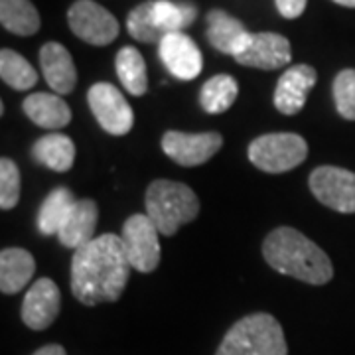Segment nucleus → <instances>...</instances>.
Instances as JSON below:
<instances>
[{
	"instance_id": "obj_1",
	"label": "nucleus",
	"mask_w": 355,
	"mask_h": 355,
	"mask_svg": "<svg viewBox=\"0 0 355 355\" xmlns=\"http://www.w3.org/2000/svg\"><path fill=\"white\" fill-rule=\"evenodd\" d=\"M130 268L121 237L105 233L73 254L71 292L83 306L116 302L125 292Z\"/></svg>"
},
{
	"instance_id": "obj_2",
	"label": "nucleus",
	"mask_w": 355,
	"mask_h": 355,
	"mask_svg": "<svg viewBox=\"0 0 355 355\" xmlns=\"http://www.w3.org/2000/svg\"><path fill=\"white\" fill-rule=\"evenodd\" d=\"M263 257L280 275H286L308 284H326L334 277L328 254L298 229L277 227L266 235Z\"/></svg>"
},
{
	"instance_id": "obj_3",
	"label": "nucleus",
	"mask_w": 355,
	"mask_h": 355,
	"mask_svg": "<svg viewBox=\"0 0 355 355\" xmlns=\"http://www.w3.org/2000/svg\"><path fill=\"white\" fill-rule=\"evenodd\" d=\"M216 355H288V345L279 320L257 312L229 328Z\"/></svg>"
},
{
	"instance_id": "obj_4",
	"label": "nucleus",
	"mask_w": 355,
	"mask_h": 355,
	"mask_svg": "<svg viewBox=\"0 0 355 355\" xmlns=\"http://www.w3.org/2000/svg\"><path fill=\"white\" fill-rule=\"evenodd\" d=\"M200 214V200L190 186L172 180H154L146 190V216L170 237Z\"/></svg>"
},
{
	"instance_id": "obj_5",
	"label": "nucleus",
	"mask_w": 355,
	"mask_h": 355,
	"mask_svg": "<svg viewBox=\"0 0 355 355\" xmlns=\"http://www.w3.org/2000/svg\"><path fill=\"white\" fill-rule=\"evenodd\" d=\"M308 158V144L294 132H270L249 144V160L266 174H282Z\"/></svg>"
},
{
	"instance_id": "obj_6",
	"label": "nucleus",
	"mask_w": 355,
	"mask_h": 355,
	"mask_svg": "<svg viewBox=\"0 0 355 355\" xmlns=\"http://www.w3.org/2000/svg\"><path fill=\"white\" fill-rule=\"evenodd\" d=\"M158 229L148 216L135 214L125 221L121 243L130 266L139 272H154L160 265V241Z\"/></svg>"
},
{
	"instance_id": "obj_7",
	"label": "nucleus",
	"mask_w": 355,
	"mask_h": 355,
	"mask_svg": "<svg viewBox=\"0 0 355 355\" xmlns=\"http://www.w3.org/2000/svg\"><path fill=\"white\" fill-rule=\"evenodd\" d=\"M67 24L77 38L91 46H109L119 36L116 18L93 0H76L67 12Z\"/></svg>"
},
{
	"instance_id": "obj_8",
	"label": "nucleus",
	"mask_w": 355,
	"mask_h": 355,
	"mask_svg": "<svg viewBox=\"0 0 355 355\" xmlns=\"http://www.w3.org/2000/svg\"><path fill=\"white\" fill-rule=\"evenodd\" d=\"M87 103L99 127L113 137L127 135L135 125V113L130 105L111 83H95L87 91Z\"/></svg>"
},
{
	"instance_id": "obj_9",
	"label": "nucleus",
	"mask_w": 355,
	"mask_h": 355,
	"mask_svg": "<svg viewBox=\"0 0 355 355\" xmlns=\"http://www.w3.org/2000/svg\"><path fill=\"white\" fill-rule=\"evenodd\" d=\"M318 202L340 214H355V174L338 166H320L310 174Z\"/></svg>"
},
{
	"instance_id": "obj_10",
	"label": "nucleus",
	"mask_w": 355,
	"mask_h": 355,
	"mask_svg": "<svg viewBox=\"0 0 355 355\" xmlns=\"http://www.w3.org/2000/svg\"><path fill=\"white\" fill-rule=\"evenodd\" d=\"M223 144V137L219 132H180L168 130L162 137V150L168 158H172L180 166H202L209 158H214Z\"/></svg>"
},
{
	"instance_id": "obj_11",
	"label": "nucleus",
	"mask_w": 355,
	"mask_h": 355,
	"mask_svg": "<svg viewBox=\"0 0 355 355\" xmlns=\"http://www.w3.org/2000/svg\"><path fill=\"white\" fill-rule=\"evenodd\" d=\"M62 306V294L51 279L36 280L22 300V322L30 330H46L55 322Z\"/></svg>"
},
{
	"instance_id": "obj_12",
	"label": "nucleus",
	"mask_w": 355,
	"mask_h": 355,
	"mask_svg": "<svg viewBox=\"0 0 355 355\" xmlns=\"http://www.w3.org/2000/svg\"><path fill=\"white\" fill-rule=\"evenodd\" d=\"M292 48L291 42L275 34V32H257L251 36L249 46L243 53L235 58V62L245 67H257V69H280L291 64Z\"/></svg>"
},
{
	"instance_id": "obj_13",
	"label": "nucleus",
	"mask_w": 355,
	"mask_h": 355,
	"mask_svg": "<svg viewBox=\"0 0 355 355\" xmlns=\"http://www.w3.org/2000/svg\"><path fill=\"white\" fill-rule=\"evenodd\" d=\"M160 60L166 69L182 81H191L202 73L203 58L196 42L182 34H168L160 44Z\"/></svg>"
},
{
	"instance_id": "obj_14",
	"label": "nucleus",
	"mask_w": 355,
	"mask_h": 355,
	"mask_svg": "<svg viewBox=\"0 0 355 355\" xmlns=\"http://www.w3.org/2000/svg\"><path fill=\"white\" fill-rule=\"evenodd\" d=\"M318 73L312 65H292L280 76L275 89V107L282 114H296L302 111L312 87L316 85Z\"/></svg>"
},
{
	"instance_id": "obj_15",
	"label": "nucleus",
	"mask_w": 355,
	"mask_h": 355,
	"mask_svg": "<svg viewBox=\"0 0 355 355\" xmlns=\"http://www.w3.org/2000/svg\"><path fill=\"white\" fill-rule=\"evenodd\" d=\"M251 36L253 34L245 28L241 20L225 10L216 8L207 12V40L217 51L237 58L249 46Z\"/></svg>"
},
{
	"instance_id": "obj_16",
	"label": "nucleus",
	"mask_w": 355,
	"mask_h": 355,
	"mask_svg": "<svg viewBox=\"0 0 355 355\" xmlns=\"http://www.w3.org/2000/svg\"><path fill=\"white\" fill-rule=\"evenodd\" d=\"M40 67L55 95H67L76 89L77 69L71 53L58 42H48L40 50Z\"/></svg>"
},
{
	"instance_id": "obj_17",
	"label": "nucleus",
	"mask_w": 355,
	"mask_h": 355,
	"mask_svg": "<svg viewBox=\"0 0 355 355\" xmlns=\"http://www.w3.org/2000/svg\"><path fill=\"white\" fill-rule=\"evenodd\" d=\"M99 219V207L93 200H77L58 233L60 243L67 249H79L95 237V227Z\"/></svg>"
},
{
	"instance_id": "obj_18",
	"label": "nucleus",
	"mask_w": 355,
	"mask_h": 355,
	"mask_svg": "<svg viewBox=\"0 0 355 355\" xmlns=\"http://www.w3.org/2000/svg\"><path fill=\"white\" fill-rule=\"evenodd\" d=\"M26 116L42 128H64L71 123V109L55 93H34L22 103Z\"/></svg>"
},
{
	"instance_id": "obj_19",
	"label": "nucleus",
	"mask_w": 355,
	"mask_h": 355,
	"mask_svg": "<svg viewBox=\"0 0 355 355\" xmlns=\"http://www.w3.org/2000/svg\"><path fill=\"white\" fill-rule=\"evenodd\" d=\"M36 261L26 249L10 247L0 253V291L2 294H16L34 277Z\"/></svg>"
},
{
	"instance_id": "obj_20",
	"label": "nucleus",
	"mask_w": 355,
	"mask_h": 355,
	"mask_svg": "<svg viewBox=\"0 0 355 355\" xmlns=\"http://www.w3.org/2000/svg\"><path fill=\"white\" fill-rule=\"evenodd\" d=\"M32 156L38 164H44L53 172H67L76 160V144L62 132H50L36 140Z\"/></svg>"
},
{
	"instance_id": "obj_21",
	"label": "nucleus",
	"mask_w": 355,
	"mask_h": 355,
	"mask_svg": "<svg viewBox=\"0 0 355 355\" xmlns=\"http://www.w3.org/2000/svg\"><path fill=\"white\" fill-rule=\"evenodd\" d=\"M114 69L121 79L123 87L127 89L130 95L142 97L148 91V76H146V64L139 50L132 46L121 48L114 58Z\"/></svg>"
},
{
	"instance_id": "obj_22",
	"label": "nucleus",
	"mask_w": 355,
	"mask_h": 355,
	"mask_svg": "<svg viewBox=\"0 0 355 355\" xmlns=\"http://www.w3.org/2000/svg\"><path fill=\"white\" fill-rule=\"evenodd\" d=\"M0 22L16 36H34L42 26L38 10L30 0H0Z\"/></svg>"
},
{
	"instance_id": "obj_23",
	"label": "nucleus",
	"mask_w": 355,
	"mask_h": 355,
	"mask_svg": "<svg viewBox=\"0 0 355 355\" xmlns=\"http://www.w3.org/2000/svg\"><path fill=\"white\" fill-rule=\"evenodd\" d=\"M76 202L77 200L73 198V193L67 188H55L53 191H50V196L44 200L38 211L40 233H44L48 237L58 235Z\"/></svg>"
},
{
	"instance_id": "obj_24",
	"label": "nucleus",
	"mask_w": 355,
	"mask_h": 355,
	"mask_svg": "<svg viewBox=\"0 0 355 355\" xmlns=\"http://www.w3.org/2000/svg\"><path fill=\"white\" fill-rule=\"evenodd\" d=\"M239 95V85L235 77L214 76L203 83L200 91V105L205 113L221 114L227 111Z\"/></svg>"
},
{
	"instance_id": "obj_25",
	"label": "nucleus",
	"mask_w": 355,
	"mask_h": 355,
	"mask_svg": "<svg viewBox=\"0 0 355 355\" xmlns=\"http://www.w3.org/2000/svg\"><path fill=\"white\" fill-rule=\"evenodd\" d=\"M153 14L158 28L168 34H176L182 32L184 28L196 20L198 8L190 2H170V0H154Z\"/></svg>"
},
{
	"instance_id": "obj_26",
	"label": "nucleus",
	"mask_w": 355,
	"mask_h": 355,
	"mask_svg": "<svg viewBox=\"0 0 355 355\" xmlns=\"http://www.w3.org/2000/svg\"><path fill=\"white\" fill-rule=\"evenodd\" d=\"M0 76L8 87L16 91H28L38 83V71L30 65L24 55L8 48L0 51Z\"/></svg>"
},
{
	"instance_id": "obj_27",
	"label": "nucleus",
	"mask_w": 355,
	"mask_h": 355,
	"mask_svg": "<svg viewBox=\"0 0 355 355\" xmlns=\"http://www.w3.org/2000/svg\"><path fill=\"white\" fill-rule=\"evenodd\" d=\"M153 2H142L137 8H132L128 12L127 28L128 34L135 40H139L142 44H160L166 38V34L158 28L153 14Z\"/></svg>"
},
{
	"instance_id": "obj_28",
	"label": "nucleus",
	"mask_w": 355,
	"mask_h": 355,
	"mask_svg": "<svg viewBox=\"0 0 355 355\" xmlns=\"http://www.w3.org/2000/svg\"><path fill=\"white\" fill-rule=\"evenodd\" d=\"M336 109L347 121H355V69H343L334 79Z\"/></svg>"
},
{
	"instance_id": "obj_29",
	"label": "nucleus",
	"mask_w": 355,
	"mask_h": 355,
	"mask_svg": "<svg viewBox=\"0 0 355 355\" xmlns=\"http://www.w3.org/2000/svg\"><path fill=\"white\" fill-rule=\"evenodd\" d=\"M20 202V170L10 158L0 160V207L14 209Z\"/></svg>"
},
{
	"instance_id": "obj_30",
	"label": "nucleus",
	"mask_w": 355,
	"mask_h": 355,
	"mask_svg": "<svg viewBox=\"0 0 355 355\" xmlns=\"http://www.w3.org/2000/svg\"><path fill=\"white\" fill-rule=\"evenodd\" d=\"M277 2V8H279V12L284 16V18H288V20H294V18H298V16H302L306 8V2L308 0H275Z\"/></svg>"
},
{
	"instance_id": "obj_31",
	"label": "nucleus",
	"mask_w": 355,
	"mask_h": 355,
	"mask_svg": "<svg viewBox=\"0 0 355 355\" xmlns=\"http://www.w3.org/2000/svg\"><path fill=\"white\" fill-rule=\"evenodd\" d=\"M32 355H67L65 349L60 345V343H48L44 347H40L38 352H34Z\"/></svg>"
},
{
	"instance_id": "obj_32",
	"label": "nucleus",
	"mask_w": 355,
	"mask_h": 355,
	"mask_svg": "<svg viewBox=\"0 0 355 355\" xmlns=\"http://www.w3.org/2000/svg\"><path fill=\"white\" fill-rule=\"evenodd\" d=\"M340 6H347V8H355V0H331Z\"/></svg>"
}]
</instances>
